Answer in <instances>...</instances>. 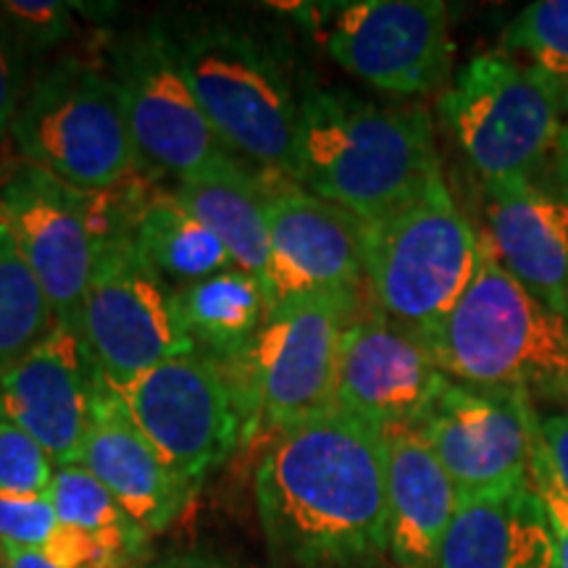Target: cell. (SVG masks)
<instances>
[{
  "label": "cell",
  "instance_id": "18",
  "mask_svg": "<svg viewBox=\"0 0 568 568\" xmlns=\"http://www.w3.org/2000/svg\"><path fill=\"white\" fill-rule=\"evenodd\" d=\"M487 240L539 303L568 316V184L556 161L537 176L481 182Z\"/></svg>",
  "mask_w": 568,
  "mask_h": 568
},
{
  "label": "cell",
  "instance_id": "19",
  "mask_svg": "<svg viewBox=\"0 0 568 568\" xmlns=\"http://www.w3.org/2000/svg\"><path fill=\"white\" fill-rule=\"evenodd\" d=\"M77 464L88 468L151 537L172 527L197 493L163 464L109 385L98 395Z\"/></svg>",
  "mask_w": 568,
  "mask_h": 568
},
{
  "label": "cell",
  "instance_id": "26",
  "mask_svg": "<svg viewBox=\"0 0 568 568\" xmlns=\"http://www.w3.org/2000/svg\"><path fill=\"white\" fill-rule=\"evenodd\" d=\"M53 326L51 303L0 219V382Z\"/></svg>",
  "mask_w": 568,
  "mask_h": 568
},
{
  "label": "cell",
  "instance_id": "7",
  "mask_svg": "<svg viewBox=\"0 0 568 568\" xmlns=\"http://www.w3.org/2000/svg\"><path fill=\"white\" fill-rule=\"evenodd\" d=\"M564 98L510 53H481L439 98V113L481 182L537 176L552 166L564 134Z\"/></svg>",
  "mask_w": 568,
  "mask_h": 568
},
{
  "label": "cell",
  "instance_id": "9",
  "mask_svg": "<svg viewBox=\"0 0 568 568\" xmlns=\"http://www.w3.org/2000/svg\"><path fill=\"white\" fill-rule=\"evenodd\" d=\"M111 393L163 464L195 489L247 439L232 376L203 355H176Z\"/></svg>",
  "mask_w": 568,
  "mask_h": 568
},
{
  "label": "cell",
  "instance_id": "20",
  "mask_svg": "<svg viewBox=\"0 0 568 568\" xmlns=\"http://www.w3.org/2000/svg\"><path fill=\"white\" fill-rule=\"evenodd\" d=\"M437 568H558L556 542L529 479L460 497Z\"/></svg>",
  "mask_w": 568,
  "mask_h": 568
},
{
  "label": "cell",
  "instance_id": "24",
  "mask_svg": "<svg viewBox=\"0 0 568 568\" xmlns=\"http://www.w3.org/2000/svg\"><path fill=\"white\" fill-rule=\"evenodd\" d=\"M132 240L142 258L172 290L237 268L216 234L197 222L169 190H148L134 216Z\"/></svg>",
  "mask_w": 568,
  "mask_h": 568
},
{
  "label": "cell",
  "instance_id": "37",
  "mask_svg": "<svg viewBox=\"0 0 568 568\" xmlns=\"http://www.w3.org/2000/svg\"><path fill=\"white\" fill-rule=\"evenodd\" d=\"M0 568H6V566H3V556H0Z\"/></svg>",
  "mask_w": 568,
  "mask_h": 568
},
{
  "label": "cell",
  "instance_id": "2",
  "mask_svg": "<svg viewBox=\"0 0 568 568\" xmlns=\"http://www.w3.org/2000/svg\"><path fill=\"white\" fill-rule=\"evenodd\" d=\"M153 21L226 151L293 180L305 88L282 34L230 9L163 11Z\"/></svg>",
  "mask_w": 568,
  "mask_h": 568
},
{
  "label": "cell",
  "instance_id": "34",
  "mask_svg": "<svg viewBox=\"0 0 568 568\" xmlns=\"http://www.w3.org/2000/svg\"><path fill=\"white\" fill-rule=\"evenodd\" d=\"M140 568H237L222 558L203 556V552H172V556L151 558Z\"/></svg>",
  "mask_w": 568,
  "mask_h": 568
},
{
  "label": "cell",
  "instance_id": "12",
  "mask_svg": "<svg viewBox=\"0 0 568 568\" xmlns=\"http://www.w3.org/2000/svg\"><path fill=\"white\" fill-rule=\"evenodd\" d=\"M324 9L326 53L372 88L422 95L450 77V21L439 0H353Z\"/></svg>",
  "mask_w": 568,
  "mask_h": 568
},
{
  "label": "cell",
  "instance_id": "13",
  "mask_svg": "<svg viewBox=\"0 0 568 568\" xmlns=\"http://www.w3.org/2000/svg\"><path fill=\"white\" fill-rule=\"evenodd\" d=\"M0 219L38 276L55 324L80 335L95 261L92 193H80L21 159L0 166Z\"/></svg>",
  "mask_w": 568,
  "mask_h": 568
},
{
  "label": "cell",
  "instance_id": "17",
  "mask_svg": "<svg viewBox=\"0 0 568 568\" xmlns=\"http://www.w3.org/2000/svg\"><path fill=\"white\" fill-rule=\"evenodd\" d=\"M103 385L82 337L55 324L0 382V416L27 432L55 468L74 466Z\"/></svg>",
  "mask_w": 568,
  "mask_h": 568
},
{
  "label": "cell",
  "instance_id": "30",
  "mask_svg": "<svg viewBox=\"0 0 568 568\" xmlns=\"http://www.w3.org/2000/svg\"><path fill=\"white\" fill-rule=\"evenodd\" d=\"M531 485H535L539 500H542L545 516H548L552 542H556L558 568H568V489L560 479L556 464H552L548 445L539 432V416L531 432V458H529Z\"/></svg>",
  "mask_w": 568,
  "mask_h": 568
},
{
  "label": "cell",
  "instance_id": "27",
  "mask_svg": "<svg viewBox=\"0 0 568 568\" xmlns=\"http://www.w3.org/2000/svg\"><path fill=\"white\" fill-rule=\"evenodd\" d=\"M508 51L529 55L537 69L568 103V0H537L510 21Z\"/></svg>",
  "mask_w": 568,
  "mask_h": 568
},
{
  "label": "cell",
  "instance_id": "3",
  "mask_svg": "<svg viewBox=\"0 0 568 568\" xmlns=\"http://www.w3.org/2000/svg\"><path fill=\"white\" fill-rule=\"evenodd\" d=\"M443 174L424 105H382L337 88H305L297 113V184L372 224Z\"/></svg>",
  "mask_w": 568,
  "mask_h": 568
},
{
  "label": "cell",
  "instance_id": "8",
  "mask_svg": "<svg viewBox=\"0 0 568 568\" xmlns=\"http://www.w3.org/2000/svg\"><path fill=\"white\" fill-rule=\"evenodd\" d=\"M355 297L303 295L272 305L258 337L230 368L255 432H282L335 410L339 343L351 324Z\"/></svg>",
  "mask_w": 568,
  "mask_h": 568
},
{
  "label": "cell",
  "instance_id": "25",
  "mask_svg": "<svg viewBox=\"0 0 568 568\" xmlns=\"http://www.w3.org/2000/svg\"><path fill=\"white\" fill-rule=\"evenodd\" d=\"M48 497L63 527L103 542L130 568H140L151 560V535L113 500V495L88 468L80 464L55 468Z\"/></svg>",
  "mask_w": 568,
  "mask_h": 568
},
{
  "label": "cell",
  "instance_id": "15",
  "mask_svg": "<svg viewBox=\"0 0 568 568\" xmlns=\"http://www.w3.org/2000/svg\"><path fill=\"white\" fill-rule=\"evenodd\" d=\"M266 213V293L272 305L303 295L355 297L366 280L358 219L295 180L272 174Z\"/></svg>",
  "mask_w": 568,
  "mask_h": 568
},
{
  "label": "cell",
  "instance_id": "36",
  "mask_svg": "<svg viewBox=\"0 0 568 568\" xmlns=\"http://www.w3.org/2000/svg\"><path fill=\"white\" fill-rule=\"evenodd\" d=\"M556 172L560 174V180L568 184V124L564 126V134H560V142H558Z\"/></svg>",
  "mask_w": 568,
  "mask_h": 568
},
{
  "label": "cell",
  "instance_id": "28",
  "mask_svg": "<svg viewBox=\"0 0 568 568\" xmlns=\"http://www.w3.org/2000/svg\"><path fill=\"white\" fill-rule=\"evenodd\" d=\"M0 19L30 61L63 45L77 32L74 6L55 0H0Z\"/></svg>",
  "mask_w": 568,
  "mask_h": 568
},
{
  "label": "cell",
  "instance_id": "16",
  "mask_svg": "<svg viewBox=\"0 0 568 568\" xmlns=\"http://www.w3.org/2000/svg\"><path fill=\"white\" fill-rule=\"evenodd\" d=\"M447 376L414 332L374 311L351 318L339 343L335 410L379 432L416 426Z\"/></svg>",
  "mask_w": 568,
  "mask_h": 568
},
{
  "label": "cell",
  "instance_id": "33",
  "mask_svg": "<svg viewBox=\"0 0 568 568\" xmlns=\"http://www.w3.org/2000/svg\"><path fill=\"white\" fill-rule=\"evenodd\" d=\"M539 432H542L552 464H556L560 479L568 489V410L539 418Z\"/></svg>",
  "mask_w": 568,
  "mask_h": 568
},
{
  "label": "cell",
  "instance_id": "32",
  "mask_svg": "<svg viewBox=\"0 0 568 568\" xmlns=\"http://www.w3.org/2000/svg\"><path fill=\"white\" fill-rule=\"evenodd\" d=\"M30 80L32 61L27 59L24 48L13 38L9 24L0 19V166L9 161L11 124Z\"/></svg>",
  "mask_w": 568,
  "mask_h": 568
},
{
  "label": "cell",
  "instance_id": "14",
  "mask_svg": "<svg viewBox=\"0 0 568 568\" xmlns=\"http://www.w3.org/2000/svg\"><path fill=\"white\" fill-rule=\"evenodd\" d=\"M535 422L527 393L447 379L414 429L443 464L458 497H471L529 479Z\"/></svg>",
  "mask_w": 568,
  "mask_h": 568
},
{
  "label": "cell",
  "instance_id": "22",
  "mask_svg": "<svg viewBox=\"0 0 568 568\" xmlns=\"http://www.w3.org/2000/svg\"><path fill=\"white\" fill-rule=\"evenodd\" d=\"M197 222L216 234L234 266L266 284L268 272V174L222 153L169 190Z\"/></svg>",
  "mask_w": 568,
  "mask_h": 568
},
{
  "label": "cell",
  "instance_id": "35",
  "mask_svg": "<svg viewBox=\"0 0 568 568\" xmlns=\"http://www.w3.org/2000/svg\"><path fill=\"white\" fill-rule=\"evenodd\" d=\"M6 568H63L53 564L45 552L38 548H17V545H0Z\"/></svg>",
  "mask_w": 568,
  "mask_h": 568
},
{
  "label": "cell",
  "instance_id": "1",
  "mask_svg": "<svg viewBox=\"0 0 568 568\" xmlns=\"http://www.w3.org/2000/svg\"><path fill=\"white\" fill-rule=\"evenodd\" d=\"M268 548L293 568H368L389 552L385 432L339 410L276 432L255 468Z\"/></svg>",
  "mask_w": 568,
  "mask_h": 568
},
{
  "label": "cell",
  "instance_id": "23",
  "mask_svg": "<svg viewBox=\"0 0 568 568\" xmlns=\"http://www.w3.org/2000/svg\"><path fill=\"white\" fill-rule=\"evenodd\" d=\"M172 311L190 351L230 372L258 337L272 297L258 276L230 268L174 290Z\"/></svg>",
  "mask_w": 568,
  "mask_h": 568
},
{
  "label": "cell",
  "instance_id": "5",
  "mask_svg": "<svg viewBox=\"0 0 568 568\" xmlns=\"http://www.w3.org/2000/svg\"><path fill=\"white\" fill-rule=\"evenodd\" d=\"M17 159L80 193L138 176V153L116 82L103 67L59 59L38 69L11 124Z\"/></svg>",
  "mask_w": 568,
  "mask_h": 568
},
{
  "label": "cell",
  "instance_id": "4",
  "mask_svg": "<svg viewBox=\"0 0 568 568\" xmlns=\"http://www.w3.org/2000/svg\"><path fill=\"white\" fill-rule=\"evenodd\" d=\"M447 379L481 389L568 397V316L539 303L481 240L460 301L416 335Z\"/></svg>",
  "mask_w": 568,
  "mask_h": 568
},
{
  "label": "cell",
  "instance_id": "11",
  "mask_svg": "<svg viewBox=\"0 0 568 568\" xmlns=\"http://www.w3.org/2000/svg\"><path fill=\"white\" fill-rule=\"evenodd\" d=\"M105 59L130 124L138 174L182 180L230 153L203 116L153 19L113 34Z\"/></svg>",
  "mask_w": 568,
  "mask_h": 568
},
{
  "label": "cell",
  "instance_id": "10",
  "mask_svg": "<svg viewBox=\"0 0 568 568\" xmlns=\"http://www.w3.org/2000/svg\"><path fill=\"white\" fill-rule=\"evenodd\" d=\"M172 293L142 258L132 232L98 240L80 337L105 385H126L163 361L193 353L174 322Z\"/></svg>",
  "mask_w": 568,
  "mask_h": 568
},
{
  "label": "cell",
  "instance_id": "21",
  "mask_svg": "<svg viewBox=\"0 0 568 568\" xmlns=\"http://www.w3.org/2000/svg\"><path fill=\"white\" fill-rule=\"evenodd\" d=\"M389 556L400 568H437L458 510V489L414 426L385 432Z\"/></svg>",
  "mask_w": 568,
  "mask_h": 568
},
{
  "label": "cell",
  "instance_id": "6",
  "mask_svg": "<svg viewBox=\"0 0 568 568\" xmlns=\"http://www.w3.org/2000/svg\"><path fill=\"white\" fill-rule=\"evenodd\" d=\"M364 226V268L376 311L422 335L471 284L481 237L437 174L422 193Z\"/></svg>",
  "mask_w": 568,
  "mask_h": 568
},
{
  "label": "cell",
  "instance_id": "29",
  "mask_svg": "<svg viewBox=\"0 0 568 568\" xmlns=\"http://www.w3.org/2000/svg\"><path fill=\"white\" fill-rule=\"evenodd\" d=\"M55 464L34 439L17 424L0 416V495L38 497L48 495Z\"/></svg>",
  "mask_w": 568,
  "mask_h": 568
},
{
  "label": "cell",
  "instance_id": "31",
  "mask_svg": "<svg viewBox=\"0 0 568 568\" xmlns=\"http://www.w3.org/2000/svg\"><path fill=\"white\" fill-rule=\"evenodd\" d=\"M59 529V516L48 495L3 497L0 495V545L42 550Z\"/></svg>",
  "mask_w": 568,
  "mask_h": 568
}]
</instances>
